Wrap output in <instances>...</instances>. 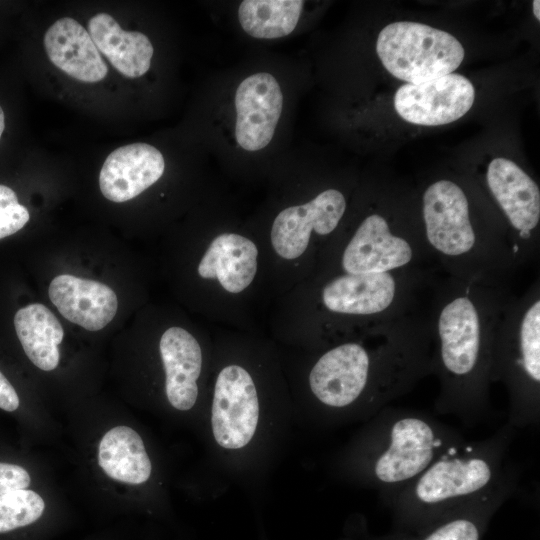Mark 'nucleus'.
<instances>
[{"mask_svg":"<svg viewBox=\"0 0 540 540\" xmlns=\"http://www.w3.org/2000/svg\"><path fill=\"white\" fill-rule=\"evenodd\" d=\"M48 294L64 318L88 331L107 326L118 308L117 296L109 286L69 274L56 276Z\"/></svg>","mask_w":540,"mask_h":540,"instance_id":"nucleus-16","label":"nucleus"},{"mask_svg":"<svg viewBox=\"0 0 540 540\" xmlns=\"http://www.w3.org/2000/svg\"><path fill=\"white\" fill-rule=\"evenodd\" d=\"M475 90L465 76L450 73L418 84H404L394 96V108L405 121L437 126L454 122L472 107Z\"/></svg>","mask_w":540,"mask_h":540,"instance_id":"nucleus-9","label":"nucleus"},{"mask_svg":"<svg viewBox=\"0 0 540 540\" xmlns=\"http://www.w3.org/2000/svg\"><path fill=\"white\" fill-rule=\"evenodd\" d=\"M488 187L514 229L528 238L540 219V191L513 161L498 157L487 168Z\"/></svg>","mask_w":540,"mask_h":540,"instance_id":"nucleus-18","label":"nucleus"},{"mask_svg":"<svg viewBox=\"0 0 540 540\" xmlns=\"http://www.w3.org/2000/svg\"><path fill=\"white\" fill-rule=\"evenodd\" d=\"M423 219L430 245L449 258L470 254L476 246V234L469 215L464 191L450 180L431 184L423 194Z\"/></svg>","mask_w":540,"mask_h":540,"instance_id":"nucleus-10","label":"nucleus"},{"mask_svg":"<svg viewBox=\"0 0 540 540\" xmlns=\"http://www.w3.org/2000/svg\"><path fill=\"white\" fill-rule=\"evenodd\" d=\"M30 475L21 466L0 462V495L26 489L30 485Z\"/></svg>","mask_w":540,"mask_h":540,"instance_id":"nucleus-26","label":"nucleus"},{"mask_svg":"<svg viewBox=\"0 0 540 540\" xmlns=\"http://www.w3.org/2000/svg\"><path fill=\"white\" fill-rule=\"evenodd\" d=\"M17 337L29 360L39 369L51 371L58 366L64 331L56 316L46 306L32 303L14 316Z\"/></svg>","mask_w":540,"mask_h":540,"instance_id":"nucleus-21","label":"nucleus"},{"mask_svg":"<svg viewBox=\"0 0 540 540\" xmlns=\"http://www.w3.org/2000/svg\"><path fill=\"white\" fill-rule=\"evenodd\" d=\"M98 462L110 478L129 484L146 482L152 471L142 438L127 426L114 427L104 434Z\"/></svg>","mask_w":540,"mask_h":540,"instance_id":"nucleus-22","label":"nucleus"},{"mask_svg":"<svg viewBox=\"0 0 540 540\" xmlns=\"http://www.w3.org/2000/svg\"><path fill=\"white\" fill-rule=\"evenodd\" d=\"M303 4L301 0H245L239 5V23L254 38L283 37L295 29Z\"/></svg>","mask_w":540,"mask_h":540,"instance_id":"nucleus-23","label":"nucleus"},{"mask_svg":"<svg viewBox=\"0 0 540 540\" xmlns=\"http://www.w3.org/2000/svg\"><path fill=\"white\" fill-rule=\"evenodd\" d=\"M50 61L60 70L82 82L94 83L108 73L106 63L88 31L72 18H61L44 35Z\"/></svg>","mask_w":540,"mask_h":540,"instance_id":"nucleus-19","label":"nucleus"},{"mask_svg":"<svg viewBox=\"0 0 540 540\" xmlns=\"http://www.w3.org/2000/svg\"><path fill=\"white\" fill-rule=\"evenodd\" d=\"M345 210V197L334 188L322 191L304 204L286 207L277 214L270 229L273 252L282 261H298L310 248L313 235L331 234Z\"/></svg>","mask_w":540,"mask_h":540,"instance_id":"nucleus-8","label":"nucleus"},{"mask_svg":"<svg viewBox=\"0 0 540 540\" xmlns=\"http://www.w3.org/2000/svg\"><path fill=\"white\" fill-rule=\"evenodd\" d=\"M539 6H540V2L538 0H534L533 1V12H534V16L537 18V20L540 19Z\"/></svg>","mask_w":540,"mask_h":540,"instance_id":"nucleus-31","label":"nucleus"},{"mask_svg":"<svg viewBox=\"0 0 540 540\" xmlns=\"http://www.w3.org/2000/svg\"><path fill=\"white\" fill-rule=\"evenodd\" d=\"M28 209L16 204L0 210V239L15 234L29 221Z\"/></svg>","mask_w":540,"mask_h":540,"instance_id":"nucleus-27","label":"nucleus"},{"mask_svg":"<svg viewBox=\"0 0 540 540\" xmlns=\"http://www.w3.org/2000/svg\"><path fill=\"white\" fill-rule=\"evenodd\" d=\"M259 248L236 232L215 235L197 265L199 278L226 296H238L251 287L259 270Z\"/></svg>","mask_w":540,"mask_h":540,"instance_id":"nucleus-12","label":"nucleus"},{"mask_svg":"<svg viewBox=\"0 0 540 540\" xmlns=\"http://www.w3.org/2000/svg\"><path fill=\"white\" fill-rule=\"evenodd\" d=\"M428 367L431 362L418 345L384 335L372 344L347 341L326 350L311 367L308 385L325 409L374 415Z\"/></svg>","mask_w":540,"mask_h":540,"instance_id":"nucleus-1","label":"nucleus"},{"mask_svg":"<svg viewBox=\"0 0 540 540\" xmlns=\"http://www.w3.org/2000/svg\"><path fill=\"white\" fill-rule=\"evenodd\" d=\"M509 392L508 424L514 429L540 420V301L524 310L516 334L493 341L490 381Z\"/></svg>","mask_w":540,"mask_h":540,"instance_id":"nucleus-5","label":"nucleus"},{"mask_svg":"<svg viewBox=\"0 0 540 540\" xmlns=\"http://www.w3.org/2000/svg\"><path fill=\"white\" fill-rule=\"evenodd\" d=\"M411 244L393 234L384 217L367 216L358 226L340 258L343 273L377 274L408 265L413 259Z\"/></svg>","mask_w":540,"mask_h":540,"instance_id":"nucleus-13","label":"nucleus"},{"mask_svg":"<svg viewBox=\"0 0 540 540\" xmlns=\"http://www.w3.org/2000/svg\"><path fill=\"white\" fill-rule=\"evenodd\" d=\"M164 170V157L154 146L146 143L125 145L105 159L99 174L100 190L112 202H125L156 183Z\"/></svg>","mask_w":540,"mask_h":540,"instance_id":"nucleus-14","label":"nucleus"},{"mask_svg":"<svg viewBox=\"0 0 540 540\" xmlns=\"http://www.w3.org/2000/svg\"><path fill=\"white\" fill-rule=\"evenodd\" d=\"M514 434L507 423L486 439H464L386 500L407 513H448L501 491H515L518 470L507 458Z\"/></svg>","mask_w":540,"mask_h":540,"instance_id":"nucleus-2","label":"nucleus"},{"mask_svg":"<svg viewBox=\"0 0 540 540\" xmlns=\"http://www.w3.org/2000/svg\"><path fill=\"white\" fill-rule=\"evenodd\" d=\"M438 348L431 360L440 376L435 409L467 426L487 418L493 339L483 330L479 308L468 294L446 302L438 316Z\"/></svg>","mask_w":540,"mask_h":540,"instance_id":"nucleus-4","label":"nucleus"},{"mask_svg":"<svg viewBox=\"0 0 540 540\" xmlns=\"http://www.w3.org/2000/svg\"><path fill=\"white\" fill-rule=\"evenodd\" d=\"M87 31L98 51L125 77L137 78L149 70L154 49L143 33L123 30L107 13L93 16Z\"/></svg>","mask_w":540,"mask_h":540,"instance_id":"nucleus-20","label":"nucleus"},{"mask_svg":"<svg viewBox=\"0 0 540 540\" xmlns=\"http://www.w3.org/2000/svg\"><path fill=\"white\" fill-rule=\"evenodd\" d=\"M464 513L463 516L454 517L440 524L423 540H479L480 529L478 525L472 518L464 516Z\"/></svg>","mask_w":540,"mask_h":540,"instance_id":"nucleus-25","label":"nucleus"},{"mask_svg":"<svg viewBox=\"0 0 540 540\" xmlns=\"http://www.w3.org/2000/svg\"><path fill=\"white\" fill-rule=\"evenodd\" d=\"M44 509L42 497L29 489L0 495V533L32 524L41 517Z\"/></svg>","mask_w":540,"mask_h":540,"instance_id":"nucleus-24","label":"nucleus"},{"mask_svg":"<svg viewBox=\"0 0 540 540\" xmlns=\"http://www.w3.org/2000/svg\"><path fill=\"white\" fill-rule=\"evenodd\" d=\"M4 128H5V116H4L3 109L0 106V139L3 134Z\"/></svg>","mask_w":540,"mask_h":540,"instance_id":"nucleus-30","label":"nucleus"},{"mask_svg":"<svg viewBox=\"0 0 540 540\" xmlns=\"http://www.w3.org/2000/svg\"><path fill=\"white\" fill-rule=\"evenodd\" d=\"M359 438L355 474L388 499L464 438L452 427L416 410L385 407Z\"/></svg>","mask_w":540,"mask_h":540,"instance_id":"nucleus-3","label":"nucleus"},{"mask_svg":"<svg viewBox=\"0 0 540 540\" xmlns=\"http://www.w3.org/2000/svg\"><path fill=\"white\" fill-rule=\"evenodd\" d=\"M376 52L391 75L410 84L452 73L465 55L453 35L412 21L385 26L378 35Z\"/></svg>","mask_w":540,"mask_h":540,"instance_id":"nucleus-6","label":"nucleus"},{"mask_svg":"<svg viewBox=\"0 0 540 540\" xmlns=\"http://www.w3.org/2000/svg\"><path fill=\"white\" fill-rule=\"evenodd\" d=\"M159 351L170 405L180 411L190 410L198 398L197 382L203 367L198 340L186 329L172 326L161 335Z\"/></svg>","mask_w":540,"mask_h":540,"instance_id":"nucleus-17","label":"nucleus"},{"mask_svg":"<svg viewBox=\"0 0 540 540\" xmlns=\"http://www.w3.org/2000/svg\"><path fill=\"white\" fill-rule=\"evenodd\" d=\"M398 285L391 272L377 274L342 273L323 285L320 304L336 315L368 317L388 310L397 296Z\"/></svg>","mask_w":540,"mask_h":540,"instance_id":"nucleus-15","label":"nucleus"},{"mask_svg":"<svg viewBox=\"0 0 540 540\" xmlns=\"http://www.w3.org/2000/svg\"><path fill=\"white\" fill-rule=\"evenodd\" d=\"M19 407V397L14 387L0 371V408L12 412Z\"/></svg>","mask_w":540,"mask_h":540,"instance_id":"nucleus-28","label":"nucleus"},{"mask_svg":"<svg viewBox=\"0 0 540 540\" xmlns=\"http://www.w3.org/2000/svg\"><path fill=\"white\" fill-rule=\"evenodd\" d=\"M260 404L256 383L239 364H228L218 373L212 398L211 427L223 449L247 446L258 427Z\"/></svg>","mask_w":540,"mask_h":540,"instance_id":"nucleus-7","label":"nucleus"},{"mask_svg":"<svg viewBox=\"0 0 540 540\" xmlns=\"http://www.w3.org/2000/svg\"><path fill=\"white\" fill-rule=\"evenodd\" d=\"M18 203L14 190L8 186L0 185V210Z\"/></svg>","mask_w":540,"mask_h":540,"instance_id":"nucleus-29","label":"nucleus"},{"mask_svg":"<svg viewBox=\"0 0 540 540\" xmlns=\"http://www.w3.org/2000/svg\"><path fill=\"white\" fill-rule=\"evenodd\" d=\"M237 143L247 151L265 148L272 140L282 108L278 81L260 72L245 78L235 93Z\"/></svg>","mask_w":540,"mask_h":540,"instance_id":"nucleus-11","label":"nucleus"}]
</instances>
